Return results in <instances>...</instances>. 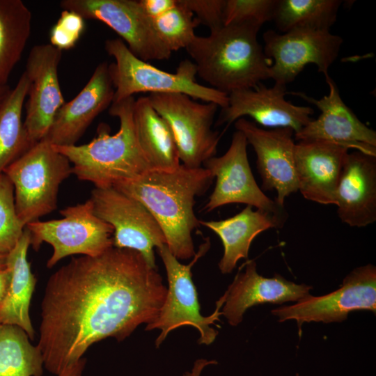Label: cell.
<instances>
[{"instance_id":"obj_40","label":"cell","mask_w":376,"mask_h":376,"mask_svg":"<svg viewBox=\"0 0 376 376\" xmlns=\"http://www.w3.org/2000/svg\"><path fill=\"white\" fill-rule=\"evenodd\" d=\"M296 376H299V374H297Z\"/></svg>"},{"instance_id":"obj_12","label":"cell","mask_w":376,"mask_h":376,"mask_svg":"<svg viewBox=\"0 0 376 376\" xmlns=\"http://www.w3.org/2000/svg\"><path fill=\"white\" fill-rule=\"evenodd\" d=\"M247 145L243 133L236 130L228 150L204 162V168L216 178V185L203 210L209 212L225 205L242 203L285 222L288 213L285 207L266 196L254 179L248 160Z\"/></svg>"},{"instance_id":"obj_13","label":"cell","mask_w":376,"mask_h":376,"mask_svg":"<svg viewBox=\"0 0 376 376\" xmlns=\"http://www.w3.org/2000/svg\"><path fill=\"white\" fill-rule=\"evenodd\" d=\"M60 5L80 15L84 19L100 21L122 38L128 49L139 58L148 61L169 59L172 52L155 31L152 19L136 0H63Z\"/></svg>"},{"instance_id":"obj_4","label":"cell","mask_w":376,"mask_h":376,"mask_svg":"<svg viewBox=\"0 0 376 376\" xmlns=\"http://www.w3.org/2000/svg\"><path fill=\"white\" fill-rule=\"evenodd\" d=\"M130 97L109 107V113L117 117L120 127L111 134L109 127L102 123L97 135L82 145L58 146L54 148L65 156L72 165V174L82 181L104 188L134 180L151 171L136 134L133 107Z\"/></svg>"},{"instance_id":"obj_24","label":"cell","mask_w":376,"mask_h":376,"mask_svg":"<svg viewBox=\"0 0 376 376\" xmlns=\"http://www.w3.org/2000/svg\"><path fill=\"white\" fill-rule=\"evenodd\" d=\"M30 246V233L25 228L17 244L6 256V267L11 272V281L8 295L0 308V324L17 326L33 340L35 331L29 307L36 279L27 258Z\"/></svg>"},{"instance_id":"obj_8","label":"cell","mask_w":376,"mask_h":376,"mask_svg":"<svg viewBox=\"0 0 376 376\" xmlns=\"http://www.w3.org/2000/svg\"><path fill=\"white\" fill-rule=\"evenodd\" d=\"M59 212L61 219L38 220L25 226L35 251L43 242L52 246L53 252L47 262L48 268L69 256H97L113 246V228L95 214L90 198Z\"/></svg>"},{"instance_id":"obj_7","label":"cell","mask_w":376,"mask_h":376,"mask_svg":"<svg viewBox=\"0 0 376 376\" xmlns=\"http://www.w3.org/2000/svg\"><path fill=\"white\" fill-rule=\"evenodd\" d=\"M210 247L209 238L199 246L192 260L184 265L170 251L166 244L157 248L164 265L169 281V288L164 303L157 316L147 324L146 330L161 329L155 345L159 347L172 330L184 325H191L198 329L199 344H211L217 331L210 325L219 320V311L225 302V294L217 301V307L212 315L203 316L200 313L196 287L191 279V268Z\"/></svg>"},{"instance_id":"obj_23","label":"cell","mask_w":376,"mask_h":376,"mask_svg":"<svg viewBox=\"0 0 376 376\" xmlns=\"http://www.w3.org/2000/svg\"><path fill=\"white\" fill-rule=\"evenodd\" d=\"M217 234L222 242L224 254L219 263L221 273H230L242 258H248L254 238L269 228L283 226L285 222L275 216L246 205L240 212L222 220L201 221Z\"/></svg>"},{"instance_id":"obj_19","label":"cell","mask_w":376,"mask_h":376,"mask_svg":"<svg viewBox=\"0 0 376 376\" xmlns=\"http://www.w3.org/2000/svg\"><path fill=\"white\" fill-rule=\"evenodd\" d=\"M113 95L109 63L104 61L81 91L58 109L45 139L54 146L76 145L94 119L111 106Z\"/></svg>"},{"instance_id":"obj_26","label":"cell","mask_w":376,"mask_h":376,"mask_svg":"<svg viewBox=\"0 0 376 376\" xmlns=\"http://www.w3.org/2000/svg\"><path fill=\"white\" fill-rule=\"evenodd\" d=\"M29 87L24 72L0 100V174L33 145L22 118Z\"/></svg>"},{"instance_id":"obj_29","label":"cell","mask_w":376,"mask_h":376,"mask_svg":"<svg viewBox=\"0 0 376 376\" xmlns=\"http://www.w3.org/2000/svg\"><path fill=\"white\" fill-rule=\"evenodd\" d=\"M44 360L38 345L20 327L0 324V376H42Z\"/></svg>"},{"instance_id":"obj_18","label":"cell","mask_w":376,"mask_h":376,"mask_svg":"<svg viewBox=\"0 0 376 376\" xmlns=\"http://www.w3.org/2000/svg\"><path fill=\"white\" fill-rule=\"evenodd\" d=\"M286 86L274 84L267 87L260 83L253 88L235 91L229 94L228 105L221 109L216 125L226 128L244 116L265 127L301 130L311 120L313 109L285 100Z\"/></svg>"},{"instance_id":"obj_30","label":"cell","mask_w":376,"mask_h":376,"mask_svg":"<svg viewBox=\"0 0 376 376\" xmlns=\"http://www.w3.org/2000/svg\"><path fill=\"white\" fill-rule=\"evenodd\" d=\"M152 23L160 40L171 52L186 49L196 37L194 29L199 24L182 0H177L175 7L152 19Z\"/></svg>"},{"instance_id":"obj_1","label":"cell","mask_w":376,"mask_h":376,"mask_svg":"<svg viewBox=\"0 0 376 376\" xmlns=\"http://www.w3.org/2000/svg\"><path fill=\"white\" fill-rule=\"evenodd\" d=\"M167 289L157 269L129 249L72 258L49 278L38 346L44 368L58 375L95 343L123 340L157 316Z\"/></svg>"},{"instance_id":"obj_16","label":"cell","mask_w":376,"mask_h":376,"mask_svg":"<svg viewBox=\"0 0 376 376\" xmlns=\"http://www.w3.org/2000/svg\"><path fill=\"white\" fill-rule=\"evenodd\" d=\"M256 155V166L263 190H275V201L284 206L285 198L298 191L295 169L294 131L288 127L265 130L241 118L235 122Z\"/></svg>"},{"instance_id":"obj_27","label":"cell","mask_w":376,"mask_h":376,"mask_svg":"<svg viewBox=\"0 0 376 376\" xmlns=\"http://www.w3.org/2000/svg\"><path fill=\"white\" fill-rule=\"evenodd\" d=\"M32 14L22 0H0V87L7 85L31 31Z\"/></svg>"},{"instance_id":"obj_6","label":"cell","mask_w":376,"mask_h":376,"mask_svg":"<svg viewBox=\"0 0 376 376\" xmlns=\"http://www.w3.org/2000/svg\"><path fill=\"white\" fill-rule=\"evenodd\" d=\"M3 173L13 185L17 213L25 226L56 209L60 186L72 174L68 158L45 139Z\"/></svg>"},{"instance_id":"obj_39","label":"cell","mask_w":376,"mask_h":376,"mask_svg":"<svg viewBox=\"0 0 376 376\" xmlns=\"http://www.w3.org/2000/svg\"><path fill=\"white\" fill-rule=\"evenodd\" d=\"M10 88L8 85L0 87V100L5 95V94L8 91Z\"/></svg>"},{"instance_id":"obj_37","label":"cell","mask_w":376,"mask_h":376,"mask_svg":"<svg viewBox=\"0 0 376 376\" xmlns=\"http://www.w3.org/2000/svg\"><path fill=\"white\" fill-rule=\"evenodd\" d=\"M86 363V359L83 357L77 362L68 366L57 376H81Z\"/></svg>"},{"instance_id":"obj_20","label":"cell","mask_w":376,"mask_h":376,"mask_svg":"<svg viewBox=\"0 0 376 376\" xmlns=\"http://www.w3.org/2000/svg\"><path fill=\"white\" fill-rule=\"evenodd\" d=\"M347 147L326 141H298L294 157L298 191L306 200L334 205Z\"/></svg>"},{"instance_id":"obj_15","label":"cell","mask_w":376,"mask_h":376,"mask_svg":"<svg viewBox=\"0 0 376 376\" xmlns=\"http://www.w3.org/2000/svg\"><path fill=\"white\" fill-rule=\"evenodd\" d=\"M62 52L51 44H41L33 46L27 57L24 72L29 87L24 124L33 144L45 138L65 103L58 75Z\"/></svg>"},{"instance_id":"obj_10","label":"cell","mask_w":376,"mask_h":376,"mask_svg":"<svg viewBox=\"0 0 376 376\" xmlns=\"http://www.w3.org/2000/svg\"><path fill=\"white\" fill-rule=\"evenodd\" d=\"M265 56L272 61L270 79L286 86L292 82L306 65L314 64L324 75L337 58L343 39L328 30L297 29L279 33H263Z\"/></svg>"},{"instance_id":"obj_11","label":"cell","mask_w":376,"mask_h":376,"mask_svg":"<svg viewBox=\"0 0 376 376\" xmlns=\"http://www.w3.org/2000/svg\"><path fill=\"white\" fill-rule=\"evenodd\" d=\"M89 198L95 214L113 228V246L138 251L157 269L154 249L166 244V241L150 212L113 187H94Z\"/></svg>"},{"instance_id":"obj_35","label":"cell","mask_w":376,"mask_h":376,"mask_svg":"<svg viewBox=\"0 0 376 376\" xmlns=\"http://www.w3.org/2000/svg\"><path fill=\"white\" fill-rule=\"evenodd\" d=\"M139 3L146 15L154 19L175 7L177 0H140Z\"/></svg>"},{"instance_id":"obj_9","label":"cell","mask_w":376,"mask_h":376,"mask_svg":"<svg viewBox=\"0 0 376 376\" xmlns=\"http://www.w3.org/2000/svg\"><path fill=\"white\" fill-rule=\"evenodd\" d=\"M147 97L171 127L182 165L200 168L215 156L221 138L219 132L212 128L217 104L200 103L180 93H150Z\"/></svg>"},{"instance_id":"obj_25","label":"cell","mask_w":376,"mask_h":376,"mask_svg":"<svg viewBox=\"0 0 376 376\" xmlns=\"http://www.w3.org/2000/svg\"><path fill=\"white\" fill-rule=\"evenodd\" d=\"M133 118L139 146L154 171H172L180 166L173 131L148 97L135 100Z\"/></svg>"},{"instance_id":"obj_21","label":"cell","mask_w":376,"mask_h":376,"mask_svg":"<svg viewBox=\"0 0 376 376\" xmlns=\"http://www.w3.org/2000/svg\"><path fill=\"white\" fill-rule=\"evenodd\" d=\"M340 221L361 228L376 221V156L347 152L338 182L335 204Z\"/></svg>"},{"instance_id":"obj_14","label":"cell","mask_w":376,"mask_h":376,"mask_svg":"<svg viewBox=\"0 0 376 376\" xmlns=\"http://www.w3.org/2000/svg\"><path fill=\"white\" fill-rule=\"evenodd\" d=\"M376 311V267L368 264L355 268L338 290L320 297L311 295L295 304L272 311L280 322L295 320L300 330L304 322H340L356 311Z\"/></svg>"},{"instance_id":"obj_36","label":"cell","mask_w":376,"mask_h":376,"mask_svg":"<svg viewBox=\"0 0 376 376\" xmlns=\"http://www.w3.org/2000/svg\"><path fill=\"white\" fill-rule=\"evenodd\" d=\"M11 281V272L6 267L0 270V308L8 295Z\"/></svg>"},{"instance_id":"obj_2","label":"cell","mask_w":376,"mask_h":376,"mask_svg":"<svg viewBox=\"0 0 376 376\" xmlns=\"http://www.w3.org/2000/svg\"><path fill=\"white\" fill-rule=\"evenodd\" d=\"M213 180L204 167L180 164L172 171L151 170L113 187L139 201L159 225L170 251L178 259H189L196 253L191 233L201 226L194 213L196 197L203 194Z\"/></svg>"},{"instance_id":"obj_28","label":"cell","mask_w":376,"mask_h":376,"mask_svg":"<svg viewBox=\"0 0 376 376\" xmlns=\"http://www.w3.org/2000/svg\"><path fill=\"white\" fill-rule=\"evenodd\" d=\"M341 3L339 0H276L272 21L283 33L297 29L329 31Z\"/></svg>"},{"instance_id":"obj_17","label":"cell","mask_w":376,"mask_h":376,"mask_svg":"<svg viewBox=\"0 0 376 376\" xmlns=\"http://www.w3.org/2000/svg\"><path fill=\"white\" fill-rule=\"evenodd\" d=\"M329 93L319 100L301 93H294L311 102L320 111L301 130L295 133L298 141L320 140L332 142L376 156V132L362 123L342 100L336 82L324 75Z\"/></svg>"},{"instance_id":"obj_34","label":"cell","mask_w":376,"mask_h":376,"mask_svg":"<svg viewBox=\"0 0 376 376\" xmlns=\"http://www.w3.org/2000/svg\"><path fill=\"white\" fill-rule=\"evenodd\" d=\"M191 11L199 24L211 31L224 25L226 0H182Z\"/></svg>"},{"instance_id":"obj_22","label":"cell","mask_w":376,"mask_h":376,"mask_svg":"<svg viewBox=\"0 0 376 376\" xmlns=\"http://www.w3.org/2000/svg\"><path fill=\"white\" fill-rule=\"evenodd\" d=\"M311 286L288 281L280 274L272 278L260 275L254 260L245 263L243 272H239L225 292L222 315L229 324L235 326L241 322L243 315L250 307L271 303L282 304L298 301L309 295Z\"/></svg>"},{"instance_id":"obj_38","label":"cell","mask_w":376,"mask_h":376,"mask_svg":"<svg viewBox=\"0 0 376 376\" xmlns=\"http://www.w3.org/2000/svg\"><path fill=\"white\" fill-rule=\"evenodd\" d=\"M7 254L0 253V270L6 267Z\"/></svg>"},{"instance_id":"obj_5","label":"cell","mask_w":376,"mask_h":376,"mask_svg":"<svg viewBox=\"0 0 376 376\" xmlns=\"http://www.w3.org/2000/svg\"><path fill=\"white\" fill-rule=\"evenodd\" d=\"M104 49L115 59L109 64L114 86L113 102L139 93H180L221 109L228 105V94L197 82L195 64L189 60L180 62L176 72L170 73L136 57L121 39L106 40Z\"/></svg>"},{"instance_id":"obj_32","label":"cell","mask_w":376,"mask_h":376,"mask_svg":"<svg viewBox=\"0 0 376 376\" xmlns=\"http://www.w3.org/2000/svg\"><path fill=\"white\" fill-rule=\"evenodd\" d=\"M276 0H226L224 25L250 24L260 28L272 21Z\"/></svg>"},{"instance_id":"obj_31","label":"cell","mask_w":376,"mask_h":376,"mask_svg":"<svg viewBox=\"0 0 376 376\" xmlns=\"http://www.w3.org/2000/svg\"><path fill=\"white\" fill-rule=\"evenodd\" d=\"M25 230L15 207L14 187L7 177L0 174V253L8 254Z\"/></svg>"},{"instance_id":"obj_33","label":"cell","mask_w":376,"mask_h":376,"mask_svg":"<svg viewBox=\"0 0 376 376\" xmlns=\"http://www.w3.org/2000/svg\"><path fill=\"white\" fill-rule=\"evenodd\" d=\"M84 29V19L80 15L63 10L50 30V44L61 51L72 49L81 38Z\"/></svg>"},{"instance_id":"obj_3","label":"cell","mask_w":376,"mask_h":376,"mask_svg":"<svg viewBox=\"0 0 376 376\" xmlns=\"http://www.w3.org/2000/svg\"><path fill=\"white\" fill-rule=\"evenodd\" d=\"M260 28L250 24H228L196 36L185 49L194 60L196 75L221 92L230 93L257 86L270 79L272 61L258 40Z\"/></svg>"}]
</instances>
